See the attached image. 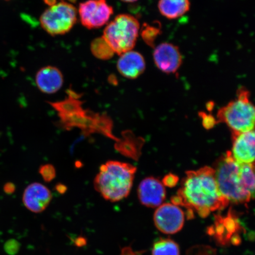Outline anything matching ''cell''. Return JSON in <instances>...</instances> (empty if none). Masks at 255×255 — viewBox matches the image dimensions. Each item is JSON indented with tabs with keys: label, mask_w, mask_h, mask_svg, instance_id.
<instances>
[{
	"label": "cell",
	"mask_w": 255,
	"mask_h": 255,
	"mask_svg": "<svg viewBox=\"0 0 255 255\" xmlns=\"http://www.w3.org/2000/svg\"><path fill=\"white\" fill-rule=\"evenodd\" d=\"M171 200L174 205L195 211L203 218L224 209L229 203L219 189L214 169L207 166L186 172L177 196Z\"/></svg>",
	"instance_id": "1"
},
{
	"label": "cell",
	"mask_w": 255,
	"mask_h": 255,
	"mask_svg": "<svg viewBox=\"0 0 255 255\" xmlns=\"http://www.w3.org/2000/svg\"><path fill=\"white\" fill-rule=\"evenodd\" d=\"M137 168L119 161H108L101 165L95 178V189L103 198L117 202L128 196L132 189Z\"/></svg>",
	"instance_id": "2"
},
{
	"label": "cell",
	"mask_w": 255,
	"mask_h": 255,
	"mask_svg": "<svg viewBox=\"0 0 255 255\" xmlns=\"http://www.w3.org/2000/svg\"><path fill=\"white\" fill-rule=\"evenodd\" d=\"M240 165L228 151L216 161L213 168L219 189L229 203L247 204L252 199L242 186Z\"/></svg>",
	"instance_id": "3"
},
{
	"label": "cell",
	"mask_w": 255,
	"mask_h": 255,
	"mask_svg": "<svg viewBox=\"0 0 255 255\" xmlns=\"http://www.w3.org/2000/svg\"><path fill=\"white\" fill-rule=\"evenodd\" d=\"M250 98V92L242 87L238 89L237 98L219 110V123L226 124L232 133L255 129V105Z\"/></svg>",
	"instance_id": "4"
},
{
	"label": "cell",
	"mask_w": 255,
	"mask_h": 255,
	"mask_svg": "<svg viewBox=\"0 0 255 255\" xmlns=\"http://www.w3.org/2000/svg\"><path fill=\"white\" fill-rule=\"evenodd\" d=\"M140 24L130 14L118 15L105 28L103 37L115 53L121 55L132 50L138 39Z\"/></svg>",
	"instance_id": "5"
},
{
	"label": "cell",
	"mask_w": 255,
	"mask_h": 255,
	"mask_svg": "<svg viewBox=\"0 0 255 255\" xmlns=\"http://www.w3.org/2000/svg\"><path fill=\"white\" fill-rule=\"evenodd\" d=\"M78 11L74 5L66 1L49 6L40 18L41 27L51 36L68 33L78 20Z\"/></svg>",
	"instance_id": "6"
},
{
	"label": "cell",
	"mask_w": 255,
	"mask_h": 255,
	"mask_svg": "<svg viewBox=\"0 0 255 255\" xmlns=\"http://www.w3.org/2000/svg\"><path fill=\"white\" fill-rule=\"evenodd\" d=\"M78 11L82 24L91 30L106 24L114 13V9L106 0H87L80 3Z\"/></svg>",
	"instance_id": "7"
},
{
	"label": "cell",
	"mask_w": 255,
	"mask_h": 255,
	"mask_svg": "<svg viewBox=\"0 0 255 255\" xmlns=\"http://www.w3.org/2000/svg\"><path fill=\"white\" fill-rule=\"evenodd\" d=\"M242 230L241 223L237 217L232 212H229L225 217H216L215 225L208 229V234L222 246L231 244L237 246L241 243Z\"/></svg>",
	"instance_id": "8"
},
{
	"label": "cell",
	"mask_w": 255,
	"mask_h": 255,
	"mask_svg": "<svg viewBox=\"0 0 255 255\" xmlns=\"http://www.w3.org/2000/svg\"><path fill=\"white\" fill-rule=\"evenodd\" d=\"M184 213L180 207L173 203L162 204L154 213L156 228L165 234H175L183 228Z\"/></svg>",
	"instance_id": "9"
},
{
	"label": "cell",
	"mask_w": 255,
	"mask_h": 255,
	"mask_svg": "<svg viewBox=\"0 0 255 255\" xmlns=\"http://www.w3.org/2000/svg\"><path fill=\"white\" fill-rule=\"evenodd\" d=\"M153 59L159 71L167 74H174L183 63V56L179 48L167 42L159 44L155 47Z\"/></svg>",
	"instance_id": "10"
},
{
	"label": "cell",
	"mask_w": 255,
	"mask_h": 255,
	"mask_svg": "<svg viewBox=\"0 0 255 255\" xmlns=\"http://www.w3.org/2000/svg\"><path fill=\"white\" fill-rule=\"evenodd\" d=\"M232 157L240 164H254L255 129L240 133H232Z\"/></svg>",
	"instance_id": "11"
},
{
	"label": "cell",
	"mask_w": 255,
	"mask_h": 255,
	"mask_svg": "<svg viewBox=\"0 0 255 255\" xmlns=\"http://www.w3.org/2000/svg\"><path fill=\"white\" fill-rule=\"evenodd\" d=\"M137 193L139 202L149 208L160 206L166 197V191L162 181L152 177L141 181Z\"/></svg>",
	"instance_id": "12"
},
{
	"label": "cell",
	"mask_w": 255,
	"mask_h": 255,
	"mask_svg": "<svg viewBox=\"0 0 255 255\" xmlns=\"http://www.w3.org/2000/svg\"><path fill=\"white\" fill-rule=\"evenodd\" d=\"M52 200V194L50 190L39 183L28 185L23 194V203L25 208L34 213L44 211Z\"/></svg>",
	"instance_id": "13"
},
{
	"label": "cell",
	"mask_w": 255,
	"mask_h": 255,
	"mask_svg": "<svg viewBox=\"0 0 255 255\" xmlns=\"http://www.w3.org/2000/svg\"><path fill=\"white\" fill-rule=\"evenodd\" d=\"M117 67L124 77L135 79L145 71V60L141 53L130 50L120 55Z\"/></svg>",
	"instance_id": "14"
},
{
	"label": "cell",
	"mask_w": 255,
	"mask_h": 255,
	"mask_svg": "<svg viewBox=\"0 0 255 255\" xmlns=\"http://www.w3.org/2000/svg\"><path fill=\"white\" fill-rule=\"evenodd\" d=\"M63 82L62 73L56 67H43L36 73V85L39 90L44 94L56 93L63 87Z\"/></svg>",
	"instance_id": "15"
},
{
	"label": "cell",
	"mask_w": 255,
	"mask_h": 255,
	"mask_svg": "<svg viewBox=\"0 0 255 255\" xmlns=\"http://www.w3.org/2000/svg\"><path fill=\"white\" fill-rule=\"evenodd\" d=\"M158 8L162 15L173 20L189 11L190 2V0H159Z\"/></svg>",
	"instance_id": "16"
},
{
	"label": "cell",
	"mask_w": 255,
	"mask_h": 255,
	"mask_svg": "<svg viewBox=\"0 0 255 255\" xmlns=\"http://www.w3.org/2000/svg\"><path fill=\"white\" fill-rule=\"evenodd\" d=\"M240 176L242 186L255 199V165L254 164H241Z\"/></svg>",
	"instance_id": "17"
},
{
	"label": "cell",
	"mask_w": 255,
	"mask_h": 255,
	"mask_svg": "<svg viewBox=\"0 0 255 255\" xmlns=\"http://www.w3.org/2000/svg\"><path fill=\"white\" fill-rule=\"evenodd\" d=\"M152 255H180L179 246L171 239L160 238L153 245Z\"/></svg>",
	"instance_id": "18"
},
{
	"label": "cell",
	"mask_w": 255,
	"mask_h": 255,
	"mask_svg": "<svg viewBox=\"0 0 255 255\" xmlns=\"http://www.w3.org/2000/svg\"><path fill=\"white\" fill-rule=\"evenodd\" d=\"M91 51L95 57L104 60L111 59L116 54L103 36L92 41Z\"/></svg>",
	"instance_id": "19"
},
{
	"label": "cell",
	"mask_w": 255,
	"mask_h": 255,
	"mask_svg": "<svg viewBox=\"0 0 255 255\" xmlns=\"http://www.w3.org/2000/svg\"><path fill=\"white\" fill-rule=\"evenodd\" d=\"M161 28L147 23L143 24L141 34L144 42L151 47H155V41L161 34Z\"/></svg>",
	"instance_id": "20"
},
{
	"label": "cell",
	"mask_w": 255,
	"mask_h": 255,
	"mask_svg": "<svg viewBox=\"0 0 255 255\" xmlns=\"http://www.w3.org/2000/svg\"><path fill=\"white\" fill-rule=\"evenodd\" d=\"M39 173L46 182H50L56 177V170L52 165H43L39 169Z\"/></svg>",
	"instance_id": "21"
},
{
	"label": "cell",
	"mask_w": 255,
	"mask_h": 255,
	"mask_svg": "<svg viewBox=\"0 0 255 255\" xmlns=\"http://www.w3.org/2000/svg\"><path fill=\"white\" fill-rule=\"evenodd\" d=\"M187 255H216V252L209 247L199 246L190 249Z\"/></svg>",
	"instance_id": "22"
},
{
	"label": "cell",
	"mask_w": 255,
	"mask_h": 255,
	"mask_svg": "<svg viewBox=\"0 0 255 255\" xmlns=\"http://www.w3.org/2000/svg\"><path fill=\"white\" fill-rule=\"evenodd\" d=\"M20 245L17 241L9 240L4 245V249L6 253L9 255H14L19 251Z\"/></svg>",
	"instance_id": "23"
},
{
	"label": "cell",
	"mask_w": 255,
	"mask_h": 255,
	"mask_svg": "<svg viewBox=\"0 0 255 255\" xmlns=\"http://www.w3.org/2000/svg\"><path fill=\"white\" fill-rule=\"evenodd\" d=\"M178 178L174 174H170L164 177L163 180L162 181V184H164V186H167L169 187H173L176 185L178 183Z\"/></svg>",
	"instance_id": "24"
},
{
	"label": "cell",
	"mask_w": 255,
	"mask_h": 255,
	"mask_svg": "<svg viewBox=\"0 0 255 255\" xmlns=\"http://www.w3.org/2000/svg\"><path fill=\"white\" fill-rule=\"evenodd\" d=\"M143 251H135L130 247H126L121 251L120 255H142Z\"/></svg>",
	"instance_id": "25"
},
{
	"label": "cell",
	"mask_w": 255,
	"mask_h": 255,
	"mask_svg": "<svg viewBox=\"0 0 255 255\" xmlns=\"http://www.w3.org/2000/svg\"><path fill=\"white\" fill-rule=\"evenodd\" d=\"M85 239L84 238H79L76 240V244L79 247H81L82 245H85Z\"/></svg>",
	"instance_id": "26"
},
{
	"label": "cell",
	"mask_w": 255,
	"mask_h": 255,
	"mask_svg": "<svg viewBox=\"0 0 255 255\" xmlns=\"http://www.w3.org/2000/svg\"><path fill=\"white\" fill-rule=\"evenodd\" d=\"M44 1L49 6L54 5L57 2L56 0H44Z\"/></svg>",
	"instance_id": "27"
},
{
	"label": "cell",
	"mask_w": 255,
	"mask_h": 255,
	"mask_svg": "<svg viewBox=\"0 0 255 255\" xmlns=\"http://www.w3.org/2000/svg\"><path fill=\"white\" fill-rule=\"evenodd\" d=\"M121 1L125 2H133L138 1V0H121Z\"/></svg>",
	"instance_id": "28"
}]
</instances>
